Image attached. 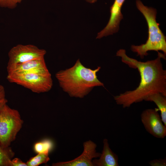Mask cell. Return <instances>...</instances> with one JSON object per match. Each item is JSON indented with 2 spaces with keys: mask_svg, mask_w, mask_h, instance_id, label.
<instances>
[{
  "mask_svg": "<svg viewBox=\"0 0 166 166\" xmlns=\"http://www.w3.org/2000/svg\"><path fill=\"white\" fill-rule=\"evenodd\" d=\"M116 56L120 57L122 61L130 68L137 69L140 76L139 84L135 89L114 97L117 105L124 108H128L157 93L166 97V71L161 61V58H165L164 54L159 52L156 59L145 62L129 57L124 49L118 50Z\"/></svg>",
  "mask_w": 166,
  "mask_h": 166,
  "instance_id": "1",
  "label": "cell"
},
{
  "mask_svg": "<svg viewBox=\"0 0 166 166\" xmlns=\"http://www.w3.org/2000/svg\"><path fill=\"white\" fill-rule=\"evenodd\" d=\"M100 66L95 69L86 67L78 59L70 68L58 71L55 74L63 90L71 97L82 98L97 86H104L98 79L97 73Z\"/></svg>",
  "mask_w": 166,
  "mask_h": 166,
  "instance_id": "2",
  "label": "cell"
},
{
  "mask_svg": "<svg viewBox=\"0 0 166 166\" xmlns=\"http://www.w3.org/2000/svg\"><path fill=\"white\" fill-rule=\"evenodd\" d=\"M137 9L144 17L148 26V37L145 43L140 45H132L131 50L137 53L142 59L148 55V52L159 51L166 54V39L156 21L157 11L156 9L144 5L140 0H136Z\"/></svg>",
  "mask_w": 166,
  "mask_h": 166,
  "instance_id": "3",
  "label": "cell"
},
{
  "mask_svg": "<svg viewBox=\"0 0 166 166\" xmlns=\"http://www.w3.org/2000/svg\"><path fill=\"white\" fill-rule=\"evenodd\" d=\"M23 123L18 111L6 104L0 113V144L2 147L10 146Z\"/></svg>",
  "mask_w": 166,
  "mask_h": 166,
  "instance_id": "4",
  "label": "cell"
},
{
  "mask_svg": "<svg viewBox=\"0 0 166 166\" xmlns=\"http://www.w3.org/2000/svg\"><path fill=\"white\" fill-rule=\"evenodd\" d=\"M6 78L11 83L20 85L38 93L48 92L53 86V80L50 73L8 74Z\"/></svg>",
  "mask_w": 166,
  "mask_h": 166,
  "instance_id": "5",
  "label": "cell"
},
{
  "mask_svg": "<svg viewBox=\"0 0 166 166\" xmlns=\"http://www.w3.org/2000/svg\"><path fill=\"white\" fill-rule=\"evenodd\" d=\"M46 51L32 45L19 44L12 48L9 51L7 66L22 63L44 57Z\"/></svg>",
  "mask_w": 166,
  "mask_h": 166,
  "instance_id": "6",
  "label": "cell"
},
{
  "mask_svg": "<svg viewBox=\"0 0 166 166\" xmlns=\"http://www.w3.org/2000/svg\"><path fill=\"white\" fill-rule=\"evenodd\" d=\"M158 111L156 108L145 109L141 114V120L148 133L156 138L163 139L166 136V126Z\"/></svg>",
  "mask_w": 166,
  "mask_h": 166,
  "instance_id": "7",
  "label": "cell"
},
{
  "mask_svg": "<svg viewBox=\"0 0 166 166\" xmlns=\"http://www.w3.org/2000/svg\"><path fill=\"white\" fill-rule=\"evenodd\" d=\"M84 150L82 154L75 159L68 161L53 163V166H93V158L99 157L101 153L97 152V145L89 140L83 143Z\"/></svg>",
  "mask_w": 166,
  "mask_h": 166,
  "instance_id": "8",
  "label": "cell"
},
{
  "mask_svg": "<svg viewBox=\"0 0 166 166\" xmlns=\"http://www.w3.org/2000/svg\"><path fill=\"white\" fill-rule=\"evenodd\" d=\"M125 0H114L110 7V16L106 26L97 34L99 38L113 34L119 30L121 21L123 18L121 12L122 6Z\"/></svg>",
  "mask_w": 166,
  "mask_h": 166,
  "instance_id": "9",
  "label": "cell"
},
{
  "mask_svg": "<svg viewBox=\"0 0 166 166\" xmlns=\"http://www.w3.org/2000/svg\"><path fill=\"white\" fill-rule=\"evenodd\" d=\"M7 74L36 73H50L46 65L44 58L32 60L22 63L7 66Z\"/></svg>",
  "mask_w": 166,
  "mask_h": 166,
  "instance_id": "10",
  "label": "cell"
},
{
  "mask_svg": "<svg viewBox=\"0 0 166 166\" xmlns=\"http://www.w3.org/2000/svg\"><path fill=\"white\" fill-rule=\"evenodd\" d=\"M103 144V150L99 159L92 160L93 166H119L118 156L110 148L108 140L104 139Z\"/></svg>",
  "mask_w": 166,
  "mask_h": 166,
  "instance_id": "11",
  "label": "cell"
},
{
  "mask_svg": "<svg viewBox=\"0 0 166 166\" xmlns=\"http://www.w3.org/2000/svg\"><path fill=\"white\" fill-rule=\"evenodd\" d=\"M144 101L153 102L156 104L157 110L160 112L162 121L166 126V97L159 93H156L149 96Z\"/></svg>",
  "mask_w": 166,
  "mask_h": 166,
  "instance_id": "12",
  "label": "cell"
},
{
  "mask_svg": "<svg viewBox=\"0 0 166 166\" xmlns=\"http://www.w3.org/2000/svg\"><path fill=\"white\" fill-rule=\"evenodd\" d=\"M14 152L11 148H4L0 144V166H12V160Z\"/></svg>",
  "mask_w": 166,
  "mask_h": 166,
  "instance_id": "13",
  "label": "cell"
},
{
  "mask_svg": "<svg viewBox=\"0 0 166 166\" xmlns=\"http://www.w3.org/2000/svg\"><path fill=\"white\" fill-rule=\"evenodd\" d=\"M52 141L49 139H45L35 144L34 146V152L37 153H44L48 154L53 148Z\"/></svg>",
  "mask_w": 166,
  "mask_h": 166,
  "instance_id": "14",
  "label": "cell"
},
{
  "mask_svg": "<svg viewBox=\"0 0 166 166\" xmlns=\"http://www.w3.org/2000/svg\"><path fill=\"white\" fill-rule=\"evenodd\" d=\"M49 160L48 154L39 153L31 158L26 163L27 166H38L42 164L46 163Z\"/></svg>",
  "mask_w": 166,
  "mask_h": 166,
  "instance_id": "15",
  "label": "cell"
},
{
  "mask_svg": "<svg viewBox=\"0 0 166 166\" xmlns=\"http://www.w3.org/2000/svg\"><path fill=\"white\" fill-rule=\"evenodd\" d=\"M16 5L14 0H0V6L1 7L13 8Z\"/></svg>",
  "mask_w": 166,
  "mask_h": 166,
  "instance_id": "16",
  "label": "cell"
},
{
  "mask_svg": "<svg viewBox=\"0 0 166 166\" xmlns=\"http://www.w3.org/2000/svg\"><path fill=\"white\" fill-rule=\"evenodd\" d=\"M149 164L152 166H164L166 165V159H155L150 161Z\"/></svg>",
  "mask_w": 166,
  "mask_h": 166,
  "instance_id": "17",
  "label": "cell"
},
{
  "mask_svg": "<svg viewBox=\"0 0 166 166\" xmlns=\"http://www.w3.org/2000/svg\"><path fill=\"white\" fill-rule=\"evenodd\" d=\"M11 161L12 166H27L26 163L23 162L18 158H14Z\"/></svg>",
  "mask_w": 166,
  "mask_h": 166,
  "instance_id": "18",
  "label": "cell"
},
{
  "mask_svg": "<svg viewBox=\"0 0 166 166\" xmlns=\"http://www.w3.org/2000/svg\"><path fill=\"white\" fill-rule=\"evenodd\" d=\"M5 98V92L4 87L0 85V100Z\"/></svg>",
  "mask_w": 166,
  "mask_h": 166,
  "instance_id": "19",
  "label": "cell"
},
{
  "mask_svg": "<svg viewBox=\"0 0 166 166\" xmlns=\"http://www.w3.org/2000/svg\"><path fill=\"white\" fill-rule=\"evenodd\" d=\"M7 100L6 98L0 100V113L5 105L7 104Z\"/></svg>",
  "mask_w": 166,
  "mask_h": 166,
  "instance_id": "20",
  "label": "cell"
},
{
  "mask_svg": "<svg viewBox=\"0 0 166 166\" xmlns=\"http://www.w3.org/2000/svg\"><path fill=\"white\" fill-rule=\"evenodd\" d=\"M87 2L91 3H93L97 1V0H85Z\"/></svg>",
  "mask_w": 166,
  "mask_h": 166,
  "instance_id": "21",
  "label": "cell"
},
{
  "mask_svg": "<svg viewBox=\"0 0 166 166\" xmlns=\"http://www.w3.org/2000/svg\"><path fill=\"white\" fill-rule=\"evenodd\" d=\"M22 0H14V2L15 4H17L19 3H20Z\"/></svg>",
  "mask_w": 166,
  "mask_h": 166,
  "instance_id": "22",
  "label": "cell"
}]
</instances>
